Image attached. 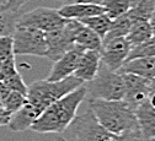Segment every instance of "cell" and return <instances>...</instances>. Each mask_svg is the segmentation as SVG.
<instances>
[{"label":"cell","instance_id":"6da1fadb","mask_svg":"<svg viewBox=\"0 0 155 141\" xmlns=\"http://www.w3.org/2000/svg\"><path fill=\"white\" fill-rule=\"evenodd\" d=\"M86 98L85 84L49 104L31 125L38 134H61L70 124Z\"/></svg>","mask_w":155,"mask_h":141},{"label":"cell","instance_id":"7a4b0ae2","mask_svg":"<svg viewBox=\"0 0 155 141\" xmlns=\"http://www.w3.org/2000/svg\"><path fill=\"white\" fill-rule=\"evenodd\" d=\"M85 101L97 122L107 131L118 135L126 131L139 129L134 111L123 99L105 101L85 98Z\"/></svg>","mask_w":155,"mask_h":141},{"label":"cell","instance_id":"3957f363","mask_svg":"<svg viewBox=\"0 0 155 141\" xmlns=\"http://www.w3.org/2000/svg\"><path fill=\"white\" fill-rule=\"evenodd\" d=\"M84 82L74 75L68 76L59 81H48V80H38L27 86L26 98L27 102L33 106L38 112L42 113L49 104L62 98L67 93L71 92Z\"/></svg>","mask_w":155,"mask_h":141},{"label":"cell","instance_id":"277c9868","mask_svg":"<svg viewBox=\"0 0 155 141\" xmlns=\"http://www.w3.org/2000/svg\"><path fill=\"white\" fill-rule=\"evenodd\" d=\"M85 108L76 113L70 124L59 135L64 141H116L117 135L107 131L94 115L86 101Z\"/></svg>","mask_w":155,"mask_h":141},{"label":"cell","instance_id":"5b68a950","mask_svg":"<svg viewBox=\"0 0 155 141\" xmlns=\"http://www.w3.org/2000/svg\"><path fill=\"white\" fill-rule=\"evenodd\" d=\"M86 87V98L118 101L124 96V82L122 74L108 69L102 63L92 80L84 82Z\"/></svg>","mask_w":155,"mask_h":141},{"label":"cell","instance_id":"8992f818","mask_svg":"<svg viewBox=\"0 0 155 141\" xmlns=\"http://www.w3.org/2000/svg\"><path fill=\"white\" fill-rule=\"evenodd\" d=\"M12 47L15 55L46 56V32L26 26H16L12 34Z\"/></svg>","mask_w":155,"mask_h":141},{"label":"cell","instance_id":"52a82bcc","mask_svg":"<svg viewBox=\"0 0 155 141\" xmlns=\"http://www.w3.org/2000/svg\"><path fill=\"white\" fill-rule=\"evenodd\" d=\"M80 26L76 20H67V22L54 31L46 32L47 38V53L46 58L55 62L63 54L75 47V34Z\"/></svg>","mask_w":155,"mask_h":141},{"label":"cell","instance_id":"ba28073f","mask_svg":"<svg viewBox=\"0 0 155 141\" xmlns=\"http://www.w3.org/2000/svg\"><path fill=\"white\" fill-rule=\"evenodd\" d=\"M65 22L67 18H63L58 14V10L52 8H37L22 15H18L16 26L33 27L43 32H51L62 27Z\"/></svg>","mask_w":155,"mask_h":141},{"label":"cell","instance_id":"9c48e42d","mask_svg":"<svg viewBox=\"0 0 155 141\" xmlns=\"http://www.w3.org/2000/svg\"><path fill=\"white\" fill-rule=\"evenodd\" d=\"M124 82L123 101L134 111L151 95V79L129 72H121Z\"/></svg>","mask_w":155,"mask_h":141},{"label":"cell","instance_id":"30bf717a","mask_svg":"<svg viewBox=\"0 0 155 141\" xmlns=\"http://www.w3.org/2000/svg\"><path fill=\"white\" fill-rule=\"evenodd\" d=\"M132 46L128 43L126 37H117L108 41H104L100 55L101 63L113 71H118L126 63Z\"/></svg>","mask_w":155,"mask_h":141},{"label":"cell","instance_id":"8fae6325","mask_svg":"<svg viewBox=\"0 0 155 141\" xmlns=\"http://www.w3.org/2000/svg\"><path fill=\"white\" fill-rule=\"evenodd\" d=\"M84 49L81 47L75 46L73 49L68 50L65 54H63L59 59L53 62V66L47 76L48 81H59L68 76L74 75V71L78 68L80 56L83 54Z\"/></svg>","mask_w":155,"mask_h":141},{"label":"cell","instance_id":"7c38bea8","mask_svg":"<svg viewBox=\"0 0 155 141\" xmlns=\"http://www.w3.org/2000/svg\"><path fill=\"white\" fill-rule=\"evenodd\" d=\"M101 64L100 50H84L74 76L81 80L83 82H87L94 79Z\"/></svg>","mask_w":155,"mask_h":141},{"label":"cell","instance_id":"4fadbf2b","mask_svg":"<svg viewBox=\"0 0 155 141\" xmlns=\"http://www.w3.org/2000/svg\"><path fill=\"white\" fill-rule=\"evenodd\" d=\"M134 114L137 118L138 128L142 135L150 140L155 136V109L150 104L149 99H145L137 108L134 109Z\"/></svg>","mask_w":155,"mask_h":141},{"label":"cell","instance_id":"5bb4252c","mask_svg":"<svg viewBox=\"0 0 155 141\" xmlns=\"http://www.w3.org/2000/svg\"><path fill=\"white\" fill-rule=\"evenodd\" d=\"M40 114L41 113L33 106H31L28 102H26V104L22 108H20L17 112H15L10 115L8 127L10 128V130L16 131V133L25 131L31 128L32 123L40 117Z\"/></svg>","mask_w":155,"mask_h":141},{"label":"cell","instance_id":"9a60e30c","mask_svg":"<svg viewBox=\"0 0 155 141\" xmlns=\"http://www.w3.org/2000/svg\"><path fill=\"white\" fill-rule=\"evenodd\" d=\"M102 12L105 11L100 4H64L62 8L58 9V14L63 18L76 20V21Z\"/></svg>","mask_w":155,"mask_h":141},{"label":"cell","instance_id":"2e32d148","mask_svg":"<svg viewBox=\"0 0 155 141\" xmlns=\"http://www.w3.org/2000/svg\"><path fill=\"white\" fill-rule=\"evenodd\" d=\"M118 72H129L147 79H155V55L127 60Z\"/></svg>","mask_w":155,"mask_h":141},{"label":"cell","instance_id":"e0dca14e","mask_svg":"<svg viewBox=\"0 0 155 141\" xmlns=\"http://www.w3.org/2000/svg\"><path fill=\"white\" fill-rule=\"evenodd\" d=\"M75 46L81 47L84 50H100L102 46V39L92 30L80 24L75 34Z\"/></svg>","mask_w":155,"mask_h":141},{"label":"cell","instance_id":"ac0fdd59","mask_svg":"<svg viewBox=\"0 0 155 141\" xmlns=\"http://www.w3.org/2000/svg\"><path fill=\"white\" fill-rule=\"evenodd\" d=\"M154 9V0H132L127 15L133 24L149 21Z\"/></svg>","mask_w":155,"mask_h":141},{"label":"cell","instance_id":"d6986e66","mask_svg":"<svg viewBox=\"0 0 155 141\" xmlns=\"http://www.w3.org/2000/svg\"><path fill=\"white\" fill-rule=\"evenodd\" d=\"M153 34H154V31L149 21H142V22H135L132 25L129 32L126 36V39L132 47H134L150 39Z\"/></svg>","mask_w":155,"mask_h":141},{"label":"cell","instance_id":"ffe728a7","mask_svg":"<svg viewBox=\"0 0 155 141\" xmlns=\"http://www.w3.org/2000/svg\"><path fill=\"white\" fill-rule=\"evenodd\" d=\"M79 22L83 24L84 26L89 27L90 30H92L102 39L107 34V32L111 27L112 20L105 12H102V14H99V15H94V16H90V17L81 18V20H79Z\"/></svg>","mask_w":155,"mask_h":141},{"label":"cell","instance_id":"44dd1931","mask_svg":"<svg viewBox=\"0 0 155 141\" xmlns=\"http://www.w3.org/2000/svg\"><path fill=\"white\" fill-rule=\"evenodd\" d=\"M132 25H133V22L128 17L127 12L121 15V16H118L117 18L112 20L111 27H110L107 34L102 38V42L104 41H108V39H112V38H117V37H126L127 33L129 32Z\"/></svg>","mask_w":155,"mask_h":141},{"label":"cell","instance_id":"7402d4cb","mask_svg":"<svg viewBox=\"0 0 155 141\" xmlns=\"http://www.w3.org/2000/svg\"><path fill=\"white\" fill-rule=\"evenodd\" d=\"M132 0H102L101 4L104 8L105 14L114 20L118 16L128 12L130 9Z\"/></svg>","mask_w":155,"mask_h":141},{"label":"cell","instance_id":"603a6c76","mask_svg":"<svg viewBox=\"0 0 155 141\" xmlns=\"http://www.w3.org/2000/svg\"><path fill=\"white\" fill-rule=\"evenodd\" d=\"M27 102V98L26 95L21 93V92H17V91H10L9 95L6 96L5 101L3 102L2 107L6 111L8 114H12L15 112H17L20 108H22Z\"/></svg>","mask_w":155,"mask_h":141},{"label":"cell","instance_id":"cb8c5ba5","mask_svg":"<svg viewBox=\"0 0 155 141\" xmlns=\"http://www.w3.org/2000/svg\"><path fill=\"white\" fill-rule=\"evenodd\" d=\"M154 55H155V33L150 39L145 41L144 43L132 47L127 60L135 59V58H144V56H154Z\"/></svg>","mask_w":155,"mask_h":141},{"label":"cell","instance_id":"d4e9b609","mask_svg":"<svg viewBox=\"0 0 155 141\" xmlns=\"http://www.w3.org/2000/svg\"><path fill=\"white\" fill-rule=\"evenodd\" d=\"M18 15L0 10V37L2 36H11L15 27L16 20Z\"/></svg>","mask_w":155,"mask_h":141},{"label":"cell","instance_id":"484cf974","mask_svg":"<svg viewBox=\"0 0 155 141\" xmlns=\"http://www.w3.org/2000/svg\"><path fill=\"white\" fill-rule=\"evenodd\" d=\"M0 81H2V80H0ZM3 82H4L5 86H6L9 90H11V91H17V92H21V93H24V95L27 93V85L25 84L21 74L18 72V71L15 72V74H12V75H10V76L6 77V79H4Z\"/></svg>","mask_w":155,"mask_h":141},{"label":"cell","instance_id":"4316f807","mask_svg":"<svg viewBox=\"0 0 155 141\" xmlns=\"http://www.w3.org/2000/svg\"><path fill=\"white\" fill-rule=\"evenodd\" d=\"M14 54L12 47V37L11 36H2L0 37V62L8 59Z\"/></svg>","mask_w":155,"mask_h":141},{"label":"cell","instance_id":"83f0119b","mask_svg":"<svg viewBox=\"0 0 155 141\" xmlns=\"http://www.w3.org/2000/svg\"><path fill=\"white\" fill-rule=\"evenodd\" d=\"M15 56L16 55H11L8 59L3 60L2 64H0V80H3L9 77L10 75L17 72L16 69V63H15Z\"/></svg>","mask_w":155,"mask_h":141},{"label":"cell","instance_id":"f1b7e54d","mask_svg":"<svg viewBox=\"0 0 155 141\" xmlns=\"http://www.w3.org/2000/svg\"><path fill=\"white\" fill-rule=\"evenodd\" d=\"M27 2H30V0H6L5 4H4V6L2 8V10L20 15L18 12H20L21 8H22Z\"/></svg>","mask_w":155,"mask_h":141},{"label":"cell","instance_id":"f546056e","mask_svg":"<svg viewBox=\"0 0 155 141\" xmlns=\"http://www.w3.org/2000/svg\"><path fill=\"white\" fill-rule=\"evenodd\" d=\"M10 91H11V90H9V88L5 86V84H4L3 81H0V106L3 104V102L5 101V98H6V96L9 95Z\"/></svg>","mask_w":155,"mask_h":141},{"label":"cell","instance_id":"4dcf8cb0","mask_svg":"<svg viewBox=\"0 0 155 141\" xmlns=\"http://www.w3.org/2000/svg\"><path fill=\"white\" fill-rule=\"evenodd\" d=\"M102 0H65V4H101Z\"/></svg>","mask_w":155,"mask_h":141},{"label":"cell","instance_id":"1f68e13d","mask_svg":"<svg viewBox=\"0 0 155 141\" xmlns=\"http://www.w3.org/2000/svg\"><path fill=\"white\" fill-rule=\"evenodd\" d=\"M149 24H150V26H151V28H153V31H154V33H155V0H154V9H153L151 17H150V20H149Z\"/></svg>","mask_w":155,"mask_h":141},{"label":"cell","instance_id":"d6a6232c","mask_svg":"<svg viewBox=\"0 0 155 141\" xmlns=\"http://www.w3.org/2000/svg\"><path fill=\"white\" fill-rule=\"evenodd\" d=\"M10 115H0V127H8Z\"/></svg>","mask_w":155,"mask_h":141},{"label":"cell","instance_id":"836d02e7","mask_svg":"<svg viewBox=\"0 0 155 141\" xmlns=\"http://www.w3.org/2000/svg\"><path fill=\"white\" fill-rule=\"evenodd\" d=\"M148 99H149L150 104L153 106V108L155 109V91H154V92H153V93H151V95L149 96V98H148Z\"/></svg>","mask_w":155,"mask_h":141},{"label":"cell","instance_id":"e575fe53","mask_svg":"<svg viewBox=\"0 0 155 141\" xmlns=\"http://www.w3.org/2000/svg\"><path fill=\"white\" fill-rule=\"evenodd\" d=\"M0 115H10V114H8V113H6V111H5L2 106H0Z\"/></svg>","mask_w":155,"mask_h":141},{"label":"cell","instance_id":"d590c367","mask_svg":"<svg viewBox=\"0 0 155 141\" xmlns=\"http://www.w3.org/2000/svg\"><path fill=\"white\" fill-rule=\"evenodd\" d=\"M54 141H64V140H63V139H62V137H61V136H59V137H58V139H57V140H54Z\"/></svg>","mask_w":155,"mask_h":141},{"label":"cell","instance_id":"8d00e7d4","mask_svg":"<svg viewBox=\"0 0 155 141\" xmlns=\"http://www.w3.org/2000/svg\"><path fill=\"white\" fill-rule=\"evenodd\" d=\"M149 141H155V136H154V137H151V139H150Z\"/></svg>","mask_w":155,"mask_h":141},{"label":"cell","instance_id":"74e56055","mask_svg":"<svg viewBox=\"0 0 155 141\" xmlns=\"http://www.w3.org/2000/svg\"><path fill=\"white\" fill-rule=\"evenodd\" d=\"M59 2H63V3H64V2H65V0H59Z\"/></svg>","mask_w":155,"mask_h":141},{"label":"cell","instance_id":"f35d334b","mask_svg":"<svg viewBox=\"0 0 155 141\" xmlns=\"http://www.w3.org/2000/svg\"><path fill=\"white\" fill-rule=\"evenodd\" d=\"M0 64H2V62H0Z\"/></svg>","mask_w":155,"mask_h":141}]
</instances>
